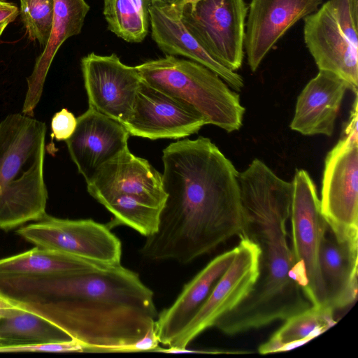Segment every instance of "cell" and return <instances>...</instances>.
I'll return each instance as SVG.
<instances>
[{"instance_id":"cell-1","label":"cell","mask_w":358,"mask_h":358,"mask_svg":"<svg viewBox=\"0 0 358 358\" xmlns=\"http://www.w3.org/2000/svg\"><path fill=\"white\" fill-rule=\"evenodd\" d=\"M166 199L154 234L140 252L149 259L188 264L243 234L238 172L208 138L184 139L163 150Z\"/></svg>"},{"instance_id":"cell-2","label":"cell","mask_w":358,"mask_h":358,"mask_svg":"<svg viewBox=\"0 0 358 358\" xmlns=\"http://www.w3.org/2000/svg\"><path fill=\"white\" fill-rule=\"evenodd\" d=\"M0 291L45 317L87 352H133L155 330L152 291L122 266L66 275L0 278Z\"/></svg>"},{"instance_id":"cell-3","label":"cell","mask_w":358,"mask_h":358,"mask_svg":"<svg viewBox=\"0 0 358 358\" xmlns=\"http://www.w3.org/2000/svg\"><path fill=\"white\" fill-rule=\"evenodd\" d=\"M238 179L245 215L241 236L259 248V273L250 294L214 326L229 336L285 320L313 306L299 283L288 231L292 182L277 176L258 159L238 173Z\"/></svg>"},{"instance_id":"cell-4","label":"cell","mask_w":358,"mask_h":358,"mask_svg":"<svg viewBox=\"0 0 358 358\" xmlns=\"http://www.w3.org/2000/svg\"><path fill=\"white\" fill-rule=\"evenodd\" d=\"M46 124L24 113L0 122V229L8 231L45 215Z\"/></svg>"},{"instance_id":"cell-5","label":"cell","mask_w":358,"mask_h":358,"mask_svg":"<svg viewBox=\"0 0 358 358\" xmlns=\"http://www.w3.org/2000/svg\"><path fill=\"white\" fill-rule=\"evenodd\" d=\"M143 82L194 109L227 132L243 124L240 96L214 71L190 59L166 55L136 66Z\"/></svg>"},{"instance_id":"cell-6","label":"cell","mask_w":358,"mask_h":358,"mask_svg":"<svg viewBox=\"0 0 358 358\" xmlns=\"http://www.w3.org/2000/svg\"><path fill=\"white\" fill-rule=\"evenodd\" d=\"M305 44L319 70L358 88V0H328L303 18Z\"/></svg>"},{"instance_id":"cell-7","label":"cell","mask_w":358,"mask_h":358,"mask_svg":"<svg viewBox=\"0 0 358 358\" xmlns=\"http://www.w3.org/2000/svg\"><path fill=\"white\" fill-rule=\"evenodd\" d=\"M292 183L289 222L295 271L313 306L327 307L320 250L328 224L321 213L316 187L309 173L303 169L296 170Z\"/></svg>"},{"instance_id":"cell-8","label":"cell","mask_w":358,"mask_h":358,"mask_svg":"<svg viewBox=\"0 0 358 358\" xmlns=\"http://www.w3.org/2000/svg\"><path fill=\"white\" fill-rule=\"evenodd\" d=\"M189 33L219 63L236 71L244 58V0H176Z\"/></svg>"},{"instance_id":"cell-9","label":"cell","mask_w":358,"mask_h":358,"mask_svg":"<svg viewBox=\"0 0 358 358\" xmlns=\"http://www.w3.org/2000/svg\"><path fill=\"white\" fill-rule=\"evenodd\" d=\"M320 209L341 243L358 248V137L342 135L328 152L322 181Z\"/></svg>"},{"instance_id":"cell-10","label":"cell","mask_w":358,"mask_h":358,"mask_svg":"<svg viewBox=\"0 0 358 358\" xmlns=\"http://www.w3.org/2000/svg\"><path fill=\"white\" fill-rule=\"evenodd\" d=\"M16 232L36 246L112 266L121 265L120 240L107 224L92 219H62L46 214Z\"/></svg>"},{"instance_id":"cell-11","label":"cell","mask_w":358,"mask_h":358,"mask_svg":"<svg viewBox=\"0 0 358 358\" xmlns=\"http://www.w3.org/2000/svg\"><path fill=\"white\" fill-rule=\"evenodd\" d=\"M234 257L208 298L168 348L159 352L177 353L206 329L214 327L224 314L237 306L252 291L259 273L260 250L248 238L241 236Z\"/></svg>"},{"instance_id":"cell-12","label":"cell","mask_w":358,"mask_h":358,"mask_svg":"<svg viewBox=\"0 0 358 358\" xmlns=\"http://www.w3.org/2000/svg\"><path fill=\"white\" fill-rule=\"evenodd\" d=\"M89 107L124 124L131 117L141 79L117 55L91 52L81 59Z\"/></svg>"},{"instance_id":"cell-13","label":"cell","mask_w":358,"mask_h":358,"mask_svg":"<svg viewBox=\"0 0 358 358\" xmlns=\"http://www.w3.org/2000/svg\"><path fill=\"white\" fill-rule=\"evenodd\" d=\"M206 124L192 107L141 80L131 115L123 125L129 135L157 140L187 137Z\"/></svg>"},{"instance_id":"cell-14","label":"cell","mask_w":358,"mask_h":358,"mask_svg":"<svg viewBox=\"0 0 358 358\" xmlns=\"http://www.w3.org/2000/svg\"><path fill=\"white\" fill-rule=\"evenodd\" d=\"M87 189L101 204L113 196L128 195L162 208L167 196L162 173L129 148L103 164L87 182Z\"/></svg>"},{"instance_id":"cell-15","label":"cell","mask_w":358,"mask_h":358,"mask_svg":"<svg viewBox=\"0 0 358 358\" xmlns=\"http://www.w3.org/2000/svg\"><path fill=\"white\" fill-rule=\"evenodd\" d=\"M323 0H251L245 20L244 52L255 71L278 41Z\"/></svg>"},{"instance_id":"cell-16","label":"cell","mask_w":358,"mask_h":358,"mask_svg":"<svg viewBox=\"0 0 358 358\" xmlns=\"http://www.w3.org/2000/svg\"><path fill=\"white\" fill-rule=\"evenodd\" d=\"M129 136L122 123L89 107L77 117L76 129L65 141L87 183L103 164L128 149Z\"/></svg>"},{"instance_id":"cell-17","label":"cell","mask_w":358,"mask_h":358,"mask_svg":"<svg viewBox=\"0 0 358 358\" xmlns=\"http://www.w3.org/2000/svg\"><path fill=\"white\" fill-rule=\"evenodd\" d=\"M152 40L165 54L183 56L217 73L233 90L244 86L243 77L215 60L183 24L176 1L171 4L150 8Z\"/></svg>"},{"instance_id":"cell-18","label":"cell","mask_w":358,"mask_h":358,"mask_svg":"<svg viewBox=\"0 0 358 358\" xmlns=\"http://www.w3.org/2000/svg\"><path fill=\"white\" fill-rule=\"evenodd\" d=\"M350 86L338 75L319 70L299 95L290 128L303 135L331 136L342 101Z\"/></svg>"},{"instance_id":"cell-19","label":"cell","mask_w":358,"mask_h":358,"mask_svg":"<svg viewBox=\"0 0 358 358\" xmlns=\"http://www.w3.org/2000/svg\"><path fill=\"white\" fill-rule=\"evenodd\" d=\"M235 254L236 248L210 260L184 285L174 302L157 314L155 331L159 343L171 345L205 302Z\"/></svg>"},{"instance_id":"cell-20","label":"cell","mask_w":358,"mask_h":358,"mask_svg":"<svg viewBox=\"0 0 358 358\" xmlns=\"http://www.w3.org/2000/svg\"><path fill=\"white\" fill-rule=\"evenodd\" d=\"M54 15L49 40L27 78V90L22 113L32 116L43 90L45 78L59 48L69 38L81 32L90 10L85 0H54Z\"/></svg>"},{"instance_id":"cell-21","label":"cell","mask_w":358,"mask_h":358,"mask_svg":"<svg viewBox=\"0 0 358 358\" xmlns=\"http://www.w3.org/2000/svg\"><path fill=\"white\" fill-rule=\"evenodd\" d=\"M358 248L336 241L329 229L320 250V268L327 307L336 310L351 305L358 292Z\"/></svg>"},{"instance_id":"cell-22","label":"cell","mask_w":358,"mask_h":358,"mask_svg":"<svg viewBox=\"0 0 358 358\" xmlns=\"http://www.w3.org/2000/svg\"><path fill=\"white\" fill-rule=\"evenodd\" d=\"M111 267L113 266L36 246L24 252L1 259L0 278L66 275Z\"/></svg>"},{"instance_id":"cell-23","label":"cell","mask_w":358,"mask_h":358,"mask_svg":"<svg viewBox=\"0 0 358 358\" xmlns=\"http://www.w3.org/2000/svg\"><path fill=\"white\" fill-rule=\"evenodd\" d=\"M334 310L327 307L310 308L285 320V323L258 351L262 355L285 352L310 341L336 323Z\"/></svg>"},{"instance_id":"cell-24","label":"cell","mask_w":358,"mask_h":358,"mask_svg":"<svg viewBox=\"0 0 358 358\" xmlns=\"http://www.w3.org/2000/svg\"><path fill=\"white\" fill-rule=\"evenodd\" d=\"M71 340L57 325L25 306L0 320V347Z\"/></svg>"},{"instance_id":"cell-25","label":"cell","mask_w":358,"mask_h":358,"mask_svg":"<svg viewBox=\"0 0 358 358\" xmlns=\"http://www.w3.org/2000/svg\"><path fill=\"white\" fill-rule=\"evenodd\" d=\"M150 0H103L108 29L129 43L142 42L149 31Z\"/></svg>"},{"instance_id":"cell-26","label":"cell","mask_w":358,"mask_h":358,"mask_svg":"<svg viewBox=\"0 0 358 358\" xmlns=\"http://www.w3.org/2000/svg\"><path fill=\"white\" fill-rule=\"evenodd\" d=\"M102 205L113 216L111 221L106 224L110 229L116 226L124 225L132 228L145 237L157 231L162 208L149 205L128 195L113 196Z\"/></svg>"},{"instance_id":"cell-27","label":"cell","mask_w":358,"mask_h":358,"mask_svg":"<svg viewBox=\"0 0 358 358\" xmlns=\"http://www.w3.org/2000/svg\"><path fill=\"white\" fill-rule=\"evenodd\" d=\"M21 20L29 39L45 47L49 40L54 15V0H20Z\"/></svg>"},{"instance_id":"cell-28","label":"cell","mask_w":358,"mask_h":358,"mask_svg":"<svg viewBox=\"0 0 358 358\" xmlns=\"http://www.w3.org/2000/svg\"><path fill=\"white\" fill-rule=\"evenodd\" d=\"M85 352V349L82 344L74 339L61 343L0 347V352Z\"/></svg>"},{"instance_id":"cell-29","label":"cell","mask_w":358,"mask_h":358,"mask_svg":"<svg viewBox=\"0 0 358 358\" xmlns=\"http://www.w3.org/2000/svg\"><path fill=\"white\" fill-rule=\"evenodd\" d=\"M77 118L66 108L56 113L51 120V136L57 141H66L73 134Z\"/></svg>"},{"instance_id":"cell-30","label":"cell","mask_w":358,"mask_h":358,"mask_svg":"<svg viewBox=\"0 0 358 358\" xmlns=\"http://www.w3.org/2000/svg\"><path fill=\"white\" fill-rule=\"evenodd\" d=\"M24 307L23 303L8 297L0 291V320Z\"/></svg>"},{"instance_id":"cell-31","label":"cell","mask_w":358,"mask_h":358,"mask_svg":"<svg viewBox=\"0 0 358 358\" xmlns=\"http://www.w3.org/2000/svg\"><path fill=\"white\" fill-rule=\"evenodd\" d=\"M19 13V9L15 4L0 1V23L14 21Z\"/></svg>"},{"instance_id":"cell-32","label":"cell","mask_w":358,"mask_h":358,"mask_svg":"<svg viewBox=\"0 0 358 358\" xmlns=\"http://www.w3.org/2000/svg\"><path fill=\"white\" fill-rule=\"evenodd\" d=\"M176 0H150L152 5L162 6L171 4L175 2Z\"/></svg>"},{"instance_id":"cell-33","label":"cell","mask_w":358,"mask_h":358,"mask_svg":"<svg viewBox=\"0 0 358 358\" xmlns=\"http://www.w3.org/2000/svg\"><path fill=\"white\" fill-rule=\"evenodd\" d=\"M9 23V22H3L0 23V36Z\"/></svg>"},{"instance_id":"cell-34","label":"cell","mask_w":358,"mask_h":358,"mask_svg":"<svg viewBox=\"0 0 358 358\" xmlns=\"http://www.w3.org/2000/svg\"><path fill=\"white\" fill-rule=\"evenodd\" d=\"M0 1H5V0H0Z\"/></svg>"}]
</instances>
